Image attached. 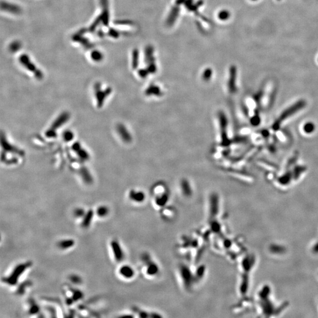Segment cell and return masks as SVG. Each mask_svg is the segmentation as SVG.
<instances>
[{
	"label": "cell",
	"mask_w": 318,
	"mask_h": 318,
	"mask_svg": "<svg viewBox=\"0 0 318 318\" xmlns=\"http://www.w3.org/2000/svg\"><path fill=\"white\" fill-rule=\"evenodd\" d=\"M178 272L179 279L184 289L187 291H190L197 281L195 274L192 272L188 266L185 264H180L178 266Z\"/></svg>",
	"instance_id": "6da1fadb"
},
{
	"label": "cell",
	"mask_w": 318,
	"mask_h": 318,
	"mask_svg": "<svg viewBox=\"0 0 318 318\" xmlns=\"http://www.w3.org/2000/svg\"><path fill=\"white\" fill-rule=\"evenodd\" d=\"M306 105V102L304 100H300L294 103L292 105L290 106L289 107L286 109L284 112H283L280 117L276 120V121L273 123L272 128L274 130H277L281 123L284 121L286 119L289 118L292 115L295 114L296 113L298 112L301 109H303Z\"/></svg>",
	"instance_id": "7a4b0ae2"
},
{
	"label": "cell",
	"mask_w": 318,
	"mask_h": 318,
	"mask_svg": "<svg viewBox=\"0 0 318 318\" xmlns=\"http://www.w3.org/2000/svg\"><path fill=\"white\" fill-rule=\"evenodd\" d=\"M141 260L143 263L141 270L146 277L154 278L159 274L160 267L158 264L148 254L143 255Z\"/></svg>",
	"instance_id": "3957f363"
},
{
	"label": "cell",
	"mask_w": 318,
	"mask_h": 318,
	"mask_svg": "<svg viewBox=\"0 0 318 318\" xmlns=\"http://www.w3.org/2000/svg\"><path fill=\"white\" fill-rule=\"evenodd\" d=\"M163 186L162 185H157L153 189V203L155 207L158 209H162L165 207L169 200L168 192Z\"/></svg>",
	"instance_id": "277c9868"
},
{
	"label": "cell",
	"mask_w": 318,
	"mask_h": 318,
	"mask_svg": "<svg viewBox=\"0 0 318 318\" xmlns=\"http://www.w3.org/2000/svg\"><path fill=\"white\" fill-rule=\"evenodd\" d=\"M30 266V262L21 263L17 265L8 276L3 279V281L8 285H15L17 283L18 279L21 277V276L25 272V270Z\"/></svg>",
	"instance_id": "5b68a950"
},
{
	"label": "cell",
	"mask_w": 318,
	"mask_h": 318,
	"mask_svg": "<svg viewBox=\"0 0 318 318\" xmlns=\"http://www.w3.org/2000/svg\"><path fill=\"white\" fill-rule=\"evenodd\" d=\"M20 62L21 63V64H22L28 70H29V72H31L34 73V74H35V77H37V79H42L43 74H42L41 72H40L39 69H37L36 67H35V65L34 64V63L33 64L32 63V62L29 60V58L27 55H25V54L22 55L20 57Z\"/></svg>",
	"instance_id": "8992f818"
},
{
	"label": "cell",
	"mask_w": 318,
	"mask_h": 318,
	"mask_svg": "<svg viewBox=\"0 0 318 318\" xmlns=\"http://www.w3.org/2000/svg\"><path fill=\"white\" fill-rule=\"evenodd\" d=\"M110 245L115 260L117 261V262H122L125 258V255L119 241L117 240H113L111 241Z\"/></svg>",
	"instance_id": "52a82bcc"
},
{
	"label": "cell",
	"mask_w": 318,
	"mask_h": 318,
	"mask_svg": "<svg viewBox=\"0 0 318 318\" xmlns=\"http://www.w3.org/2000/svg\"><path fill=\"white\" fill-rule=\"evenodd\" d=\"M209 204V215L211 218H215L218 215L219 208V199L216 194L210 196Z\"/></svg>",
	"instance_id": "ba28073f"
},
{
	"label": "cell",
	"mask_w": 318,
	"mask_h": 318,
	"mask_svg": "<svg viewBox=\"0 0 318 318\" xmlns=\"http://www.w3.org/2000/svg\"><path fill=\"white\" fill-rule=\"evenodd\" d=\"M219 123L220 126V129H221V135H222V144L223 145H227L229 143V139L227 138V119L226 117V116L224 113H220L219 115Z\"/></svg>",
	"instance_id": "9c48e42d"
},
{
	"label": "cell",
	"mask_w": 318,
	"mask_h": 318,
	"mask_svg": "<svg viewBox=\"0 0 318 318\" xmlns=\"http://www.w3.org/2000/svg\"><path fill=\"white\" fill-rule=\"evenodd\" d=\"M95 96L97 101V105L98 107H101L103 102L106 98V97L108 96L112 91V90L110 88H108L105 90H102L101 89V87L100 84H97L95 86Z\"/></svg>",
	"instance_id": "30bf717a"
},
{
	"label": "cell",
	"mask_w": 318,
	"mask_h": 318,
	"mask_svg": "<svg viewBox=\"0 0 318 318\" xmlns=\"http://www.w3.org/2000/svg\"><path fill=\"white\" fill-rule=\"evenodd\" d=\"M128 197L133 202L140 204L145 201L146 199V195L142 191L131 190L129 192Z\"/></svg>",
	"instance_id": "8fae6325"
},
{
	"label": "cell",
	"mask_w": 318,
	"mask_h": 318,
	"mask_svg": "<svg viewBox=\"0 0 318 318\" xmlns=\"http://www.w3.org/2000/svg\"><path fill=\"white\" fill-rule=\"evenodd\" d=\"M119 274L125 279H133L135 275L134 269L129 265H123L119 270Z\"/></svg>",
	"instance_id": "7c38bea8"
},
{
	"label": "cell",
	"mask_w": 318,
	"mask_h": 318,
	"mask_svg": "<svg viewBox=\"0 0 318 318\" xmlns=\"http://www.w3.org/2000/svg\"><path fill=\"white\" fill-rule=\"evenodd\" d=\"M69 118V115L68 113L65 112L62 113L61 115L58 116V117L53 123L50 130L55 132V130L61 126H62L64 123H65L68 120Z\"/></svg>",
	"instance_id": "4fadbf2b"
},
{
	"label": "cell",
	"mask_w": 318,
	"mask_h": 318,
	"mask_svg": "<svg viewBox=\"0 0 318 318\" xmlns=\"http://www.w3.org/2000/svg\"><path fill=\"white\" fill-rule=\"evenodd\" d=\"M117 131L121 139L126 143H129L131 141V136L126 127L123 124H119L117 127Z\"/></svg>",
	"instance_id": "5bb4252c"
},
{
	"label": "cell",
	"mask_w": 318,
	"mask_h": 318,
	"mask_svg": "<svg viewBox=\"0 0 318 318\" xmlns=\"http://www.w3.org/2000/svg\"><path fill=\"white\" fill-rule=\"evenodd\" d=\"M161 210V216L164 220H170L174 218L175 215V211L171 207H165Z\"/></svg>",
	"instance_id": "9a60e30c"
},
{
	"label": "cell",
	"mask_w": 318,
	"mask_h": 318,
	"mask_svg": "<svg viewBox=\"0 0 318 318\" xmlns=\"http://www.w3.org/2000/svg\"><path fill=\"white\" fill-rule=\"evenodd\" d=\"M180 188L183 194L189 197L192 195V189L190 183L186 179H183L180 183Z\"/></svg>",
	"instance_id": "2e32d148"
},
{
	"label": "cell",
	"mask_w": 318,
	"mask_h": 318,
	"mask_svg": "<svg viewBox=\"0 0 318 318\" xmlns=\"http://www.w3.org/2000/svg\"><path fill=\"white\" fill-rule=\"evenodd\" d=\"M72 149L73 150L77 153V154H78V156L83 160H87L88 159V157H89V155L88 154V153L83 150L81 147V145L79 143H74L73 146H72Z\"/></svg>",
	"instance_id": "e0dca14e"
},
{
	"label": "cell",
	"mask_w": 318,
	"mask_h": 318,
	"mask_svg": "<svg viewBox=\"0 0 318 318\" xmlns=\"http://www.w3.org/2000/svg\"><path fill=\"white\" fill-rule=\"evenodd\" d=\"M93 218V210H88L87 212H86L85 215L83 217L81 226L84 228L88 227L90 225L91 222H92Z\"/></svg>",
	"instance_id": "ac0fdd59"
},
{
	"label": "cell",
	"mask_w": 318,
	"mask_h": 318,
	"mask_svg": "<svg viewBox=\"0 0 318 318\" xmlns=\"http://www.w3.org/2000/svg\"><path fill=\"white\" fill-rule=\"evenodd\" d=\"M1 143H2V146H3V147L4 148V150H6V151H8V152H13V153H17L19 155H21V154H23V153H22V152H21L20 150L17 149H15V147H14L13 146H12L11 145H10L7 141L6 140V138H3V137L1 138Z\"/></svg>",
	"instance_id": "d6986e66"
},
{
	"label": "cell",
	"mask_w": 318,
	"mask_h": 318,
	"mask_svg": "<svg viewBox=\"0 0 318 318\" xmlns=\"http://www.w3.org/2000/svg\"><path fill=\"white\" fill-rule=\"evenodd\" d=\"M74 244V241L73 239H65L61 240L58 243V246L60 249L65 250L71 248Z\"/></svg>",
	"instance_id": "ffe728a7"
},
{
	"label": "cell",
	"mask_w": 318,
	"mask_h": 318,
	"mask_svg": "<svg viewBox=\"0 0 318 318\" xmlns=\"http://www.w3.org/2000/svg\"><path fill=\"white\" fill-rule=\"evenodd\" d=\"M102 57L103 55H102V54L97 50H94L90 53L91 59L95 62H100L101 60H102Z\"/></svg>",
	"instance_id": "44dd1931"
},
{
	"label": "cell",
	"mask_w": 318,
	"mask_h": 318,
	"mask_svg": "<svg viewBox=\"0 0 318 318\" xmlns=\"http://www.w3.org/2000/svg\"><path fill=\"white\" fill-rule=\"evenodd\" d=\"M109 213V209L105 206H100L97 210V214L101 218L105 217Z\"/></svg>",
	"instance_id": "7402d4cb"
},
{
	"label": "cell",
	"mask_w": 318,
	"mask_h": 318,
	"mask_svg": "<svg viewBox=\"0 0 318 318\" xmlns=\"http://www.w3.org/2000/svg\"><path fill=\"white\" fill-rule=\"evenodd\" d=\"M314 129H315L314 124L310 122L306 123L303 126V131L307 134L312 133V132L314 131Z\"/></svg>",
	"instance_id": "603a6c76"
},
{
	"label": "cell",
	"mask_w": 318,
	"mask_h": 318,
	"mask_svg": "<svg viewBox=\"0 0 318 318\" xmlns=\"http://www.w3.org/2000/svg\"><path fill=\"white\" fill-rule=\"evenodd\" d=\"M291 176H292V174L291 173L289 172H288L287 173H286L285 174H284V175H282L281 178L279 179V181L280 183H287L288 182H289L291 179Z\"/></svg>",
	"instance_id": "cb8c5ba5"
},
{
	"label": "cell",
	"mask_w": 318,
	"mask_h": 318,
	"mask_svg": "<svg viewBox=\"0 0 318 318\" xmlns=\"http://www.w3.org/2000/svg\"><path fill=\"white\" fill-rule=\"evenodd\" d=\"M147 95H159L160 94H161V91L159 89V88L156 87H153V88H149L147 90Z\"/></svg>",
	"instance_id": "d4e9b609"
},
{
	"label": "cell",
	"mask_w": 318,
	"mask_h": 318,
	"mask_svg": "<svg viewBox=\"0 0 318 318\" xmlns=\"http://www.w3.org/2000/svg\"><path fill=\"white\" fill-rule=\"evenodd\" d=\"M74 137V134L72 131H66L63 134V138L65 141H72Z\"/></svg>",
	"instance_id": "484cf974"
},
{
	"label": "cell",
	"mask_w": 318,
	"mask_h": 318,
	"mask_svg": "<svg viewBox=\"0 0 318 318\" xmlns=\"http://www.w3.org/2000/svg\"><path fill=\"white\" fill-rule=\"evenodd\" d=\"M39 307L36 305V303H31V306L29 307V313H31V314H35L37 312H39Z\"/></svg>",
	"instance_id": "4316f807"
},
{
	"label": "cell",
	"mask_w": 318,
	"mask_h": 318,
	"mask_svg": "<svg viewBox=\"0 0 318 318\" xmlns=\"http://www.w3.org/2000/svg\"><path fill=\"white\" fill-rule=\"evenodd\" d=\"M306 170V168L305 167H302V166H299L296 168H295V170H294V175L295 178H298V176L299 175V174L303 172L305 170Z\"/></svg>",
	"instance_id": "83f0119b"
},
{
	"label": "cell",
	"mask_w": 318,
	"mask_h": 318,
	"mask_svg": "<svg viewBox=\"0 0 318 318\" xmlns=\"http://www.w3.org/2000/svg\"><path fill=\"white\" fill-rule=\"evenodd\" d=\"M74 214L77 218H83L86 214V212L82 208H77L74 211Z\"/></svg>",
	"instance_id": "f1b7e54d"
},
{
	"label": "cell",
	"mask_w": 318,
	"mask_h": 318,
	"mask_svg": "<svg viewBox=\"0 0 318 318\" xmlns=\"http://www.w3.org/2000/svg\"><path fill=\"white\" fill-rule=\"evenodd\" d=\"M260 119L258 115L254 116L251 119V123L253 126H258L260 123Z\"/></svg>",
	"instance_id": "f546056e"
},
{
	"label": "cell",
	"mask_w": 318,
	"mask_h": 318,
	"mask_svg": "<svg viewBox=\"0 0 318 318\" xmlns=\"http://www.w3.org/2000/svg\"><path fill=\"white\" fill-rule=\"evenodd\" d=\"M70 280L72 281L74 284H79L81 282V279L80 277H79L77 275H72L70 276Z\"/></svg>",
	"instance_id": "4dcf8cb0"
},
{
	"label": "cell",
	"mask_w": 318,
	"mask_h": 318,
	"mask_svg": "<svg viewBox=\"0 0 318 318\" xmlns=\"http://www.w3.org/2000/svg\"><path fill=\"white\" fill-rule=\"evenodd\" d=\"M262 134H263V136H265V137H266V136H268V135H269V132H268V131H267V130H264V131H263Z\"/></svg>",
	"instance_id": "1f68e13d"
}]
</instances>
